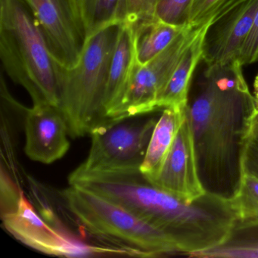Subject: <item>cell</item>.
Returning a JSON list of instances; mask_svg holds the SVG:
<instances>
[{
    "instance_id": "1",
    "label": "cell",
    "mask_w": 258,
    "mask_h": 258,
    "mask_svg": "<svg viewBox=\"0 0 258 258\" xmlns=\"http://www.w3.org/2000/svg\"><path fill=\"white\" fill-rule=\"evenodd\" d=\"M241 68L238 59L208 66L187 107L202 184L208 192L228 199L241 180L243 141L255 116Z\"/></svg>"
},
{
    "instance_id": "2",
    "label": "cell",
    "mask_w": 258,
    "mask_h": 258,
    "mask_svg": "<svg viewBox=\"0 0 258 258\" xmlns=\"http://www.w3.org/2000/svg\"><path fill=\"white\" fill-rule=\"evenodd\" d=\"M0 58L9 78L34 105L59 108L57 63L23 0H0Z\"/></svg>"
},
{
    "instance_id": "3",
    "label": "cell",
    "mask_w": 258,
    "mask_h": 258,
    "mask_svg": "<svg viewBox=\"0 0 258 258\" xmlns=\"http://www.w3.org/2000/svg\"><path fill=\"white\" fill-rule=\"evenodd\" d=\"M120 25H111L87 40L75 67L66 69L57 63L59 108L74 138L108 123L104 97Z\"/></svg>"
},
{
    "instance_id": "4",
    "label": "cell",
    "mask_w": 258,
    "mask_h": 258,
    "mask_svg": "<svg viewBox=\"0 0 258 258\" xmlns=\"http://www.w3.org/2000/svg\"><path fill=\"white\" fill-rule=\"evenodd\" d=\"M61 196L69 211L87 232L120 246L130 254L157 256L179 253L176 244L161 229L91 190L70 185Z\"/></svg>"
},
{
    "instance_id": "5",
    "label": "cell",
    "mask_w": 258,
    "mask_h": 258,
    "mask_svg": "<svg viewBox=\"0 0 258 258\" xmlns=\"http://www.w3.org/2000/svg\"><path fill=\"white\" fill-rule=\"evenodd\" d=\"M110 122L92 131L91 146L77 172L140 170L158 120Z\"/></svg>"
},
{
    "instance_id": "6",
    "label": "cell",
    "mask_w": 258,
    "mask_h": 258,
    "mask_svg": "<svg viewBox=\"0 0 258 258\" xmlns=\"http://www.w3.org/2000/svg\"><path fill=\"white\" fill-rule=\"evenodd\" d=\"M1 218L5 229L16 239L46 254L64 256L127 254L123 249L91 245L63 233L39 215L22 191L15 203L1 209Z\"/></svg>"
},
{
    "instance_id": "7",
    "label": "cell",
    "mask_w": 258,
    "mask_h": 258,
    "mask_svg": "<svg viewBox=\"0 0 258 258\" xmlns=\"http://www.w3.org/2000/svg\"><path fill=\"white\" fill-rule=\"evenodd\" d=\"M201 27L187 25L170 46L147 64L139 66L136 63L131 84L117 120L158 110V100L161 93L182 54L194 40Z\"/></svg>"
},
{
    "instance_id": "8",
    "label": "cell",
    "mask_w": 258,
    "mask_h": 258,
    "mask_svg": "<svg viewBox=\"0 0 258 258\" xmlns=\"http://www.w3.org/2000/svg\"><path fill=\"white\" fill-rule=\"evenodd\" d=\"M40 28L55 62L77 66L85 44L72 0H23Z\"/></svg>"
},
{
    "instance_id": "9",
    "label": "cell",
    "mask_w": 258,
    "mask_h": 258,
    "mask_svg": "<svg viewBox=\"0 0 258 258\" xmlns=\"http://www.w3.org/2000/svg\"><path fill=\"white\" fill-rule=\"evenodd\" d=\"M148 180L158 188L188 203L198 200L208 192L199 175L194 137L188 113L162 165L156 174Z\"/></svg>"
},
{
    "instance_id": "10",
    "label": "cell",
    "mask_w": 258,
    "mask_h": 258,
    "mask_svg": "<svg viewBox=\"0 0 258 258\" xmlns=\"http://www.w3.org/2000/svg\"><path fill=\"white\" fill-rule=\"evenodd\" d=\"M25 152L37 162L50 164L62 158L70 148L67 122L58 107L33 105L23 108Z\"/></svg>"
},
{
    "instance_id": "11",
    "label": "cell",
    "mask_w": 258,
    "mask_h": 258,
    "mask_svg": "<svg viewBox=\"0 0 258 258\" xmlns=\"http://www.w3.org/2000/svg\"><path fill=\"white\" fill-rule=\"evenodd\" d=\"M257 11L258 0H246L210 24L202 57L207 66H223L238 58Z\"/></svg>"
},
{
    "instance_id": "12",
    "label": "cell",
    "mask_w": 258,
    "mask_h": 258,
    "mask_svg": "<svg viewBox=\"0 0 258 258\" xmlns=\"http://www.w3.org/2000/svg\"><path fill=\"white\" fill-rule=\"evenodd\" d=\"M134 37L132 25L120 24L104 97V111L108 123L117 120L132 79L136 64Z\"/></svg>"
},
{
    "instance_id": "13",
    "label": "cell",
    "mask_w": 258,
    "mask_h": 258,
    "mask_svg": "<svg viewBox=\"0 0 258 258\" xmlns=\"http://www.w3.org/2000/svg\"><path fill=\"white\" fill-rule=\"evenodd\" d=\"M210 22L201 27L194 40L188 45L175 68L158 100V110L166 108H186L188 93L195 70L204 53L205 36Z\"/></svg>"
},
{
    "instance_id": "14",
    "label": "cell",
    "mask_w": 258,
    "mask_h": 258,
    "mask_svg": "<svg viewBox=\"0 0 258 258\" xmlns=\"http://www.w3.org/2000/svg\"><path fill=\"white\" fill-rule=\"evenodd\" d=\"M186 112L187 108L163 109L162 114L154 128L146 157L140 167V171L148 179L155 176L162 165Z\"/></svg>"
},
{
    "instance_id": "15",
    "label": "cell",
    "mask_w": 258,
    "mask_h": 258,
    "mask_svg": "<svg viewBox=\"0 0 258 258\" xmlns=\"http://www.w3.org/2000/svg\"><path fill=\"white\" fill-rule=\"evenodd\" d=\"M136 63L143 66L164 50L187 26H178L159 19L132 25Z\"/></svg>"
},
{
    "instance_id": "16",
    "label": "cell",
    "mask_w": 258,
    "mask_h": 258,
    "mask_svg": "<svg viewBox=\"0 0 258 258\" xmlns=\"http://www.w3.org/2000/svg\"><path fill=\"white\" fill-rule=\"evenodd\" d=\"M85 42L102 30L124 22V0H72Z\"/></svg>"
},
{
    "instance_id": "17",
    "label": "cell",
    "mask_w": 258,
    "mask_h": 258,
    "mask_svg": "<svg viewBox=\"0 0 258 258\" xmlns=\"http://www.w3.org/2000/svg\"><path fill=\"white\" fill-rule=\"evenodd\" d=\"M191 257L258 258V223H241L236 220L222 244L199 252Z\"/></svg>"
},
{
    "instance_id": "18",
    "label": "cell",
    "mask_w": 258,
    "mask_h": 258,
    "mask_svg": "<svg viewBox=\"0 0 258 258\" xmlns=\"http://www.w3.org/2000/svg\"><path fill=\"white\" fill-rule=\"evenodd\" d=\"M230 201L236 214L237 221L258 223V178L241 172L239 185Z\"/></svg>"
},
{
    "instance_id": "19",
    "label": "cell",
    "mask_w": 258,
    "mask_h": 258,
    "mask_svg": "<svg viewBox=\"0 0 258 258\" xmlns=\"http://www.w3.org/2000/svg\"><path fill=\"white\" fill-rule=\"evenodd\" d=\"M194 0H159L155 19L178 26L188 25V17Z\"/></svg>"
},
{
    "instance_id": "20",
    "label": "cell",
    "mask_w": 258,
    "mask_h": 258,
    "mask_svg": "<svg viewBox=\"0 0 258 258\" xmlns=\"http://www.w3.org/2000/svg\"><path fill=\"white\" fill-rule=\"evenodd\" d=\"M241 172L258 178V122L251 126L243 141L241 158Z\"/></svg>"
},
{
    "instance_id": "21",
    "label": "cell",
    "mask_w": 258,
    "mask_h": 258,
    "mask_svg": "<svg viewBox=\"0 0 258 258\" xmlns=\"http://www.w3.org/2000/svg\"><path fill=\"white\" fill-rule=\"evenodd\" d=\"M159 0H124V22L135 25L155 19Z\"/></svg>"
},
{
    "instance_id": "22",
    "label": "cell",
    "mask_w": 258,
    "mask_h": 258,
    "mask_svg": "<svg viewBox=\"0 0 258 258\" xmlns=\"http://www.w3.org/2000/svg\"><path fill=\"white\" fill-rule=\"evenodd\" d=\"M237 59L242 66L258 61V11Z\"/></svg>"
},
{
    "instance_id": "23",
    "label": "cell",
    "mask_w": 258,
    "mask_h": 258,
    "mask_svg": "<svg viewBox=\"0 0 258 258\" xmlns=\"http://www.w3.org/2000/svg\"><path fill=\"white\" fill-rule=\"evenodd\" d=\"M223 0H194L188 17V25L198 28L207 24L211 12Z\"/></svg>"
},
{
    "instance_id": "24",
    "label": "cell",
    "mask_w": 258,
    "mask_h": 258,
    "mask_svg": "<svg viewBox=\"0 0 258 258\" xmlns=\"http://www.w3.org/2000/svg\"><path fill=\"white\" fill-rule=\"evenodd\" d=\"M253 89H254V96H253V97H254L255 116H256V114H258V75L255 78Z\"/></svg>"
},
{
    "instance_id": "25",
    "label": "cell",
    "mask_w": 258,
    "mask_h": 258,
    "mask_svg": "<svg viewBox=\"0 0 258 258\" xmlns=\"http://www.w3.org/2000/svg\"><path fill=\"white\" fill-rule=\"evenodd\" d=\"M253 121L258 122V114H256V115L254 117H253ZM253 120H252V121H253Z\"/></svg>"
}]
</instances>
